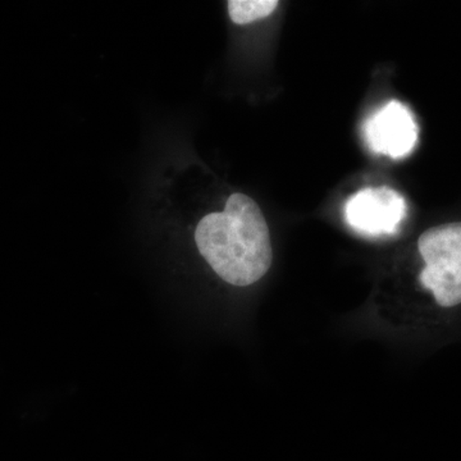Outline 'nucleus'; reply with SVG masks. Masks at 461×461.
I'll list each match as a JSON object with an SVG mask.
<instances>
[{
    "label": "nucleus",
    "instance_id": "obj_5",
    "mask_svg": "<svg viewBox=\"0 0 461 461\" xmlns=\"http://www.w3.org/2000/svg\"><path fill=\"white\" fill-rule=\"evenodd\" d=\"M278 5L277 0H230L227 3L230 20L238 25H248L268 17Z\"/></svg>",
    "mask_w": 461,
    "mask_h": 461
},
{
    "label": "nucleus",
    "instance_id": "obj_1",
    "mask_svg": "<svg viewBox=\"0 0 461 461\" xmlns=\"http://www.w3.org/2000/svg\"><path fill=\"white\" fill-rule=\"evenodd\" d=\"M195 242L212 269L233 286L256 284L272 266L268 224L259 205L244 194H232L223 212L205 215Z\"/></svg>",
    "mask_w": 461,
    "mask_h": 461
},
{
    "label": "nucleus",
    "instance_id": "obj_2",
    "mask_svg": "<svg viewBox=\"0 0 461 461\" xmlns=\"http://www.w3.org/2000/svg\"><path fill=\"white\" fill-rule=\"evenodd\" d=\"M418 249L426 262L420 275L421 286L433 294L442 308L461 304V222L427 230Z\"/></svg>",
    "mask_w": 461,
    "mask_h": 461
},
{
    "label": "nucleus",
    "instance_id": "obj_4",
    "mask_svg": "<svg viewBox=\"0 0 461 461\" xmlns=\"http://www.w3.org/2000/svg\"><path fill=\"white\" fill-rule=\"evenodd\" d=\"M366 144L377 154L402 159L417 145L420 129L411 109L399 100H391L366 121Z\"/></svg>",
    "mask_w": 461,
    "mask_h": 461
},
{
    "label": "nucleus",
    "instance_id": "obj_3",
    "mask_svg": "<svg viewBox=\"0 0 461 461\" xmlns=\"http://www.w3.org/2000/svg\"><path fill=\"white\" fill-rule=\"evenodd\" d=\"M405 199L390 187H368L355 193L346 202V222L369 238L390 236L405 220Z\"/></svg>",
    "mask_w": 461,
    "mask_h": 461
}]
</instances>
